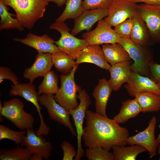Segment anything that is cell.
<instances>
[{"label":"cell","instance_id":"cell-1","mask_svg":"<svg viewBox=\"0 0 160 160\" xmlns=\"http://www.w3.org/2000/svg\"><path fill=\"white\" fill-rule=\"evenodd\" d=\"M82 139L88 148L101 147L110 151L114 146H126L129 136L127 129L113 119L87 110Z\"/></svg>","mask_w":160,"mask_h":160},{"label":"cell","instance_id":"cell-2","mask_svg":"<svg viewBox=\"0 0 160 160\" xmlns=\"http://www.w3.org/2000/svg\"><path fill=\"white\" fill-rule=\"evenodd\" d=\"M0 0L12 8L23 27L29 29L43 17L49 4L46 0Z\"/></svg>","mask_w":160,"mask_h":160},{"label":"cell","instance_id":"cell-3","mask_svg":"<svg viewBox=\"0 0 160 160\" xmlns=\"http://www.w3.org/2000/svg\"><path fill=\"white\" fill-rule=\"evenodd\" d=\"M23 102L18 98L4 101L0 111V121L3 117L9 120L17 127L22 130L33 128L35 120L33 115L25 111Z\"/></svg>","mask_w":160,"mask_h":160},{"label":"cell","instance_id":"cell-4","mask_svg":"<svg viewBox=\"0 0 160 160\" xmlns=\"http://www.w3.org/2000/svg\"><path fill=\"white\" fill-rule=\"evenodd\" d=\"M76 65L69 73L62 74L60 76L61 86L54 97L58 103L69 111L76 108L79 105L77 99V93L81 89L74 80Z\"/></svg>","mask_w":160,"mask_h":160},{"label":"cell","instance_id":"cell-5","mask_svg":"<svg viewBox=\"0 0 160 160\" xmlns=\"http://www.w3.org/2000/svg\"><path fill=\"white\" fill-rule=\"evenodd\" d=\"M126 50L134 61L131 65L132 71L148 77L150 74V66L153 61L151 54L144 47L139 45L130 38L121 39L119 42Z\"/></svg>","mask_w":160,"mask_h":160},{"label":"cell","instance_id":"cell-6","mask_svg":"<svg viewBox=\"0 0 160 160\" xmlns=\"http://www.w3.org/2000/svg\"><path fill=\"white\" fill-rule=\"evenodd\" d=\"M49 28L56 30L60 33V39L55 41L59 49L74 60L81 51L89 45L85 40L76 38L70 33V29L64 22L55 21L50 25Z\"/></svg>","mask_w":160,"mask_h":160},{"label":"cell","instance_id":"cell-7","mask_svg":"<svg viewBox=\"0 0 160 160\" xmlns=\"http://www.w3.org/2000/svg\"><path fill=\"white\" fill-rule=\"evenodd\" d=\"M78 93L77 98L80 100V103L76 108L69 111L73 121L77 133V150L75 160H81L85 153L81 145L83 124L88 108L92 103L89 96L84 89H81Z\"/></svg>","mask_w":160,"mask_h":160},{"label":"cell","instance_id":"cell-8","mask_svg":"<svg viewBox=\"0 0 160 160\" xmlns=\"http://www.w3.org/2000/svg\"><path fill=\"white\" fill-rule=\"evenodd\" d=\"M9 95L11 96H20L27 101L32 103L35 106L40 118V125L39 128L36 131L39 135H47L50 131L49 127L47 126L43 119L41 113L42 108L39 101V95L36 90L35 87L33 83L17 84L12 85Z\"/></svg>","mask_w":160,"mask_h":160},{"label":"cell","instance_id":"cell-9","mask_svg":"<svg viewBox=\"0 0 160 160\" xmlns=\"http://www.w3.org/2000/svg\"><path fill=\"white\" fill-rule=\"evenodd\" d=\"M38 99L40 104L46 108L52 119L68 127L73 135L77 136L76 129L71 121L69 111L56 102L53 95L42 94L39 96Z\"/></svg>","mask_w":160,"mask_h":160},{"label":"cell","instance_id":"cell-10","mask_svg":"<svg viewBox=\"0 0 160 160\" xmlns=\"http://www.w3.org/2000/svg\"><path fill=\"white\" fill-rule=\"evenodd\" d=\"M105 18L99 21L93 30L84 33L82 37L89 45L119 43L120 38Z\"/></svg>","mask_w":160,"mask_h":160},{"label":"cell","instance_id":"cell-11","mask_svg":"<svg viewBox=\"0 0 160 160\" xmlns=\"http://www.w3.org/2000/svg\"><path fill=\"white\" fill-rule=\"evenodd\" d=\"M156 123V117L153 116L145 129L135 135L128 137L127 140V144L140 145L147 150L149 155L150 158L155 156L159 145L155 137Z\"/></svg>","mask_w":160,"mask_h":160},{"label":"cell","instance_id":"cell-12","mask_svg":"<svg viewBox=\"0 0 160 160\" xmlns=\"http://www.w3.org/2000/svg\"><path fill=\"white\" fill-rule=\"evenodd\" d=\"M137 14L145 23L151 39L160 40V5L142 3L138 4Z\"/></svg>","mask_w":160,"mask_h":160},{"label":"cell","instance_id":"cell-13","mask_svg":"<svg viewBox=\"0 0 160 160\" xmlns=\"http://www.w3.org/2000/svg\"><path fill=\"white\" fill-rule=\"evenodd\" d=\"M137 6L136 3L128 0H115L105 18L112 26L115 27L137 14Z\"/></svg>","mask_w":160,"mask_h":160},{"label":"cell","instance_id":"cell-14","mask_svg":"<svg viewBox=\"0 0 160 160\" xmlns=\"http://www.w3.org/2000/svg\"><path fill=\"white\" fill-rule=\"evenodd\" d=\"M21 145L27 148L32 153H36L46 160H49L52 146L42 135H38L33 128L28 129Z\"/></svg>","mask_w":160,"mask_h":160},{"label":"cell","instance_id":"cell-15","mask_svg":"<svg viewBox=\"0 0 160 160\" xmlns=\"http://www.w3.org/2000/svg\"><path fill=\"white\" fill-rule=\"evenodd\" d=\"M124 86L129 95L135 97L141 92H148L160 95V90L156 83L150 78L132 71L129 79Z\"/></svg>","mask_w":160,"mask_h":160},{"label":"cell","instance_id":"cell-16","mask_svg":"<svg viewBox=\"0 0 160 160\" xmlns=\"http://www.w3.org/2000/svg\"><path fill=\"white\" fill-rule=\"evenodd\" d=\"M108 9H97L83 11L75 19L71 33L74 36L84 30L89 31L97 22L107 16Z\"/></svg>","mask_w":160,"mask_h":160},{"label":"cell","instance_id":"cell-17","mask_svg":"<svg viewBox=\"0 0 160 160\" xmlns=\"http://www.w3.org/2000/svg\"><path fill=\"white\" fill-rule=\"evenodd\" d=\"M53 65L51 53H38L33 65L25 70L23 77L33 83L36 78L44 77L51 71Z\"/></svg>","mask_w":160,"mask_h":160},{"label":"cell","instance_id":"cell-18","mask_svg":"<svg viewBox=\"0 0 160 160\" xmlns=\"http://www.w3.org/2000/svg\"><path fill=\"white\" fill-rule=\"evenodd\" d=\"M13 39L35 49L38 53L52 54L59 50L55 41L47 34L38 36L30 32L25 38Z\"/></svg>","mask_w":160,"mask_h":160},{"label":"cell","instance_id":"cell-19","mask_svg":"<svg viewBox=\"0 0 160 160\" xmlns=\"http://www.w3.org/2000/svg\"><path fill=\"white\" fill-rule=\"evenodd\" d=\"M76 62L77 65L84 63H93L106 70L111 66L105 60L102 49L98 45H89L81 50Z\"/></svg>","mask_w":160,"mask_h":160},{"label":"cell","instance_id":"cell-20","mask_svg":"<svg viewBox=\"0 0 160 160\" xmlns=\"http://www.w3.org/2000/svg\"><path fill=\"white\" fill-rule=\"evenodd\" d=\"M131 65V62L126 61L111 66L108 70L110 78L108 81L113 90H118L124 83L128 81L132 72Z\"/></svg>","mask_w":160,"mask_h":160},{"label":"cell","instance_id":"cell-21","mask_svg":"<svg viewBox=\"0 0 160 160\" xmlns=\"http://www.w3.org/2000/svg\"><path fill=\"white\" fill-rule=\"evenodd\" d=\"M98 84L94 89L92 95L95 99L96 112L105 117L107 105L112 90L108 81L105 78L99 79Z\"/></svg>","mask_w":160,"mask_h":160},{"label":"cell","instance_id":"cell-22","mask_svg":"<svg viewBox=\"0 0 160 160\" xmlns=\"http://www.w3.org/2000/svg\"><path fill=\"white\" fill-rule=\"evenodd\" d=\"M102 49L105 60L111 66L131 59L127 52L119 43L103 44Z\"/></svg>","mask_w":160,"mask_h":160},{"label":"cell","instance_id":"cell-23","mask_svg":"<svg viewBox=\"0 0 160 160\" xmlns=\"http://www.w3.org/2000/svg\"><path fill=\"white\" fill-rule=\"evenodd\" d=\"M133 25L130 39L137 44L144 47L151 39L147 25L141 17L137 14L132 18Z\"/></svg>","mask_w":160,"mask_h":160},{"label":"cell","instance_id":"cell-24","mask_svg":"<svg viewBox=\"0 0 160 160\" xmlns=\"http://www.w3.org/2000/svg\"><path fill=\"white\" fill-rule=\"evenodd\" d=\"M140 112L141 108L136 99H129L122 102L119 112L113 119L119 124H124L137 116Z\"/></svg>","mask_w":160,"mask_h":160},{"label":"cell","instance_id":"cell-25","mask_svg":"<svg viewBox=\"0 0 160 160\" xmlns=\"http://www.w3.org/2000/svg\"><path fill=\"white\" fill-rule=\"evenodd\" d=\"M135 97L141 108L142 112H157L160 110V95L145 92L137 94Z\"/></svg>","mask_w":160,"mask_h":160},{"label":"cell","instance_id":"cell-26","mask_svg":"<svg viewBox=\"0 0 160 160\" xmlns=\"http://www.w3.org/2000/svg\"><path fill=\"white\" fill-rule=\"evenodd\" d=\"M114 146L112 149L114 160H135L140 154L147 151L144 147L138 145Z\"/></svg>","mask_w":160,"mask_h":160},{"label":"cell","instance_id":"cell-27","mask_svg":"<svg viewBox=\"0 0 160 160\" xmlns=\"http://www.w3.org/2000/svg\"><path fill=\"white\" fill-rule=\"evenodd\" d=\"M52 57L57 70L63 74L69 73L76 65L75 60L60 50L52 54Z\"/></svg>","mask_w":160,"mask_h":160},{"label":"cell","instance_id":"cell-28","mask_svg":"<svg viewBox=\"0 0 160 160\" xmlns=\"http://www.w3.org/2000/svg\"><path fill=\"white\" fill-rule=\"evenodd\" d=\"M0 30L16 28L20 31H23L24 28L17 19L14 18L16 15L10 13L7 6L0 0Z\"/></svg>","mask_w":160,"mask_h":160},{"label":"cell","instance_id":"cell-29","mask_svg":"<svg viewBox=\"0 0 160 160\" xmlns=\"http://www.w3.org/2000/svg\"><path fill=\"white\" fill-rule=\"evenodd\" d=\"M43 79L38 87L39 95L55 94L58 90V78L54 71H50L44 77Z\"/></svg>","mask_w":160,"mask_h":160},{"label":"cell","instance_id":"cell-30","mask_svg":"<svg viewBox=\"0 0 160 160\" xmlns=\"http://www.w3.org/2000/svg\"><path fill=\"white\" fill-rule=\"evenodd\" d=\"M32 154L27 148L20 145L10 149H1L0 160H30Z\"/></svg>","mask_w":160,"mask_h":160},{"label":"cell","instance_id":"cell-31","mask_svg":"<svg viewBox=\"0 0 160 160\" xmlns=\"http://www.w3.org/2000/svg\"><path fill=\"white\" fill-rule=\"evenodd\" d=\"M82 1V0H67L63 12L55 21L63 22L68 19H76L83 11Z\"/></svg>","mask_w":160,"mask_h":160},{"label":"cell","instance_id":"cell-32","mask_svg":"<svg viewBox=\"0 0 160 160\" xmlns=\"http://www.w3.org/2000/svg\"><path fill=\"white\" fill-rule=\"evenodd\" d=\"M26 133V130L15 131L4 125H0V141L7 139L13 141L18 145H21Z\"/></svg>","mask_w":160,"mask_h":160},{"label":"cell","instance_id":"cell-33","mask_svg":"<svg viewBox=\"0 0 160 160\" xmlns=\"http://www.w3.org/2000/svg\"><path fill=\"white\" fill-rule=\"evenodd\" d=\"M101 147L88 148L85 155L89 160H114L112 152Z\"/></svg>","mask_w":160,"mask_h":160},{"label":"cell","instance_id":"cell-34","mask_svg":"<svg viewBox=\"0 0 160 160\" xmlns=\"http://www.w3.org/2000/svg\"><path fill=\"white\" fill-rule=\"evenodd\" d=\"M115 0H84L82 2L83 11L97 9H108Z\"/></svg>","mask_w":160,"mask_h":160},{"label":"cell","instance_id":"cell-35","mask_svg":"<svg viewBox=\"0 0 160 160\" xmlns=\"http://www.w3.org/2000/svg\"><path fill=\"white\" fill-rule=\"evenodd\" d=\"M133 25L132 18H129L114 27V29L120 38H130Z\"/></svg>","mask_w":160,"mask_h":160},{"label":"cell","instance_id":"cell-36","mask_svg":"<svg viewBox=\"0 0 160 160\" xmlns=\"http://www.w3.org/2000/svg\"><path fill=\"white\" fill-rule=\"evenodd\" d=\"M5 79L11 81L14 85L19 83L18 78L10 69L6 67L1 66L0 67V83Z\"/></svg>","mask_w":160,"mask_h":160},{"label":"cell","instance_id":"cell-37","mask_svg":"<svg viewBox=\"0 0 160 160\" xmlns=\"http://www.w3.org/2000/svg\"><path fill=\"white\" fill-rule=\"evenodd\" d=\"M61 147L63 151V160H72L77 154L73 145L66 141H64L61 145Z\"/></svg>","mask_w":160,"mask_h":160},{"label":"cell","instance_id":"cell-38","mask_svg":"<svg viewBox=\"0 0 160 160\" xmlns=\"http://www.w3.org/2000/svg\"><path fill=\"white\" fill-rule=\"evenodd\" d=\"M150 78L157 83L160 81V64L153 61L150 66Z\"/></svg>","mask_w":160,"mask_h":160},{"label":"cell","instance_id":"cell-39","mask_svg":"<svg viewBox=\"0 0 160 160\" xmlns=\"http://www.w3.org/2000/svg\"><path fill=\"white\" fill-rule=\"evenodd\" d=\"M135 3L143 2L147 4L160 5V0H128Z\"/></svg>","mask_w":160,"mask_h":160},{"label":"cell","instance_id":"cell-40","mask_svg":"<svg viewBox=\"0 0 160 160\" xmlns=\"http://www.w3.org/2000/svg\"><path fill=\"white\" fill-rule=\"evenodd\" d=\"M48 2H53L58 7H61L65 4L67 0H46Z\"/></svg>","mask_w":160,"mask_h":160},{"label":"cell","instance_id":"cell-41","mask_svg":"<svg viewBox=\"0 0 160 160\" xmlns=\"http://www.w3.org/2000/svg\"><path fill=\"white\" fill-rule=\"evenodd\" d=\"M43 158L36 153H33L32 155L30 160H42Z\"/></svg>","mask_w":160,"mask_h":160},{"label":"cell","instance_id":"cell-42","mask_svg":"<svg viewBox=\"0 0 160 160\" xmlns=\"http://www.w3.org/2000/svg\"><path fill=\"white\" fill-rule=\"evenodd\" d=\"M159 127L160 128V125L159 126ZM156 140L158 143L159 144L160 143V133L159 134L157 138L156 139Z\"/></svg>","mask_w":160,"mask_h":160},{"label":"cell","instance_id":"cell-43","mask_svg":"<svg viewBox=\"0 0 160 160\" xmlns=\"http://www.w3.org/2000/svg\"><path fill=\"white\" fill-rule=\"evenodd\" d=\"M157 152H158V153L160 155V157L159 158V160H160V143L159 144L158 148H157Z\"/></svg>","mask_w":160,"mask_h":160},{"label":"cell","instance_id":"cell-44","mask_svg":"<svg viewBox=\"0 0 160 160\" xmlns=\"http://www.w3.org/2000/svg\"><path fill=\"white\" fill-rule=\"evenodd\" d=\"M156 84L160 90V81L158 82Z\"/></svg>","mask_w":160,"mask_h":160},{"label":"cell","instance_id":"cell-45","mask_svg":"<svg viewBox=\"0 0 160 160\" xmlns=\"http://www.w3.org/2000/svg\"><path fill=\"white\" fill-rule=\"evenodd\" d=\"M159 42H160V41H159Z\"/></svg>","mask_w":160,"mask_h":160}]
</instances>
